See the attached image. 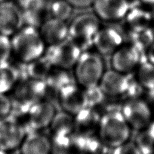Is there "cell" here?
Instances as JSON below:
<instances>
[{
  "instance_id": "6da1fadb",
  "label": "cell",
  "mask_w": 154,
  "mask_h": 154,
  "mask_svg": "<svg viewBox=\"0 0 154 154\" xmlns=\"http://www.w3.org/2000/svg\"><path fill=\"white\" fill-rule=\"evenodd\" d=\"M12 55L24 64L44 56L47 45L37 28L26 25L11 37Z\"/></svg>"
},
{
  "instance_id": "7a4b0ae2",
  "label": "cell",
  "mask_w": 154,
  "mask_h": 154,
  "mask_svg": "<svg viewBox=\"0 0 154 154\" xmlns=\"http://www.w3.org/2000/svg\"><path fill=\"white\" fill-rule=\"evenodd\" d=\"M130 128L121 110L108 111L101 116L99 137L108 147L114 148L128 141Z\"/></svg>"
},
{
  "instance_id": "3957f363",
  "label": "cell",
  "mask_w": 154,
  "mask_h": 154,
  "mask_svg": "<svg viewBox=\"0 0 154 154\" xmlns=\"http://www.w3.org/2000/svg\"><path fill=\"white\" fill-rule=\"evenodd\" d=\"M48 89L45 81L30 78L19 81L12 90V110L15 109L16 116L26 115L32 104L43 100Z\"/></svg>"
},
{
  "instance_id": "277c9868",
  "label": "cell",
  "mask_w": 154,
  "mask_h": 154,
  "mask_svg": "<svg viewBox=\"0 0 154 154\" xmlns=\"http://www.w3.org/2000/svg\"><path fill=\"white\" fill-rule=\"evenodd\" d=\"M74 67L76 80L83 88L99 85L104 73L103 61L98 52H82Z\"/></svg>"
},
{
  "instance_id": "5b68a950",
  "label": "cell",
  "mask_w": 154,
  "mask_h": 154,
  "mask_svg": "<svg viewBox=\"0 0 154 154\" xmlns=\"http://www.w3.org/2000/svg\"><path fill=\"white\" fill-rule=\"evenodd\" d=\"M82 54V49L70 39L48 46L45 56L54 67L70 69L75 67Z\"/></svg>"
},
{
  "instance_id": "8992f818",
  "label": "cell",
  "mask_w": 154,
  "mask_h": 154,
  "mask_svg": "<svg viewBox=\"0 0 154 154\" xmlns=\"http://www.w3.org/2000/svg\"><path fill=\"white\" fill-rule=\"evenodd\" d=\"M68 29L69 39L78 44L82 50L91 44L93 45L94 37L100 30L98 18L89 14L79 16L68 26Z\"/></svg>"
},
{
  "instance_id": "52a82bcc",
  "label": "cell",
  "mask_w": 154,
  "mask_h": 154,
  "mask_svg": "<svg viewBox=\"0 0 154 154\" xmlns=\"http://www.w3.org/2000/svg\"><path fill=\"white\" fill-rule=\"evenodd\" d=\"M25 126L14 115L0 119V149L11 152L21 146L26 136Z\"/></svg>"
},
{
  "instance_id": "ba28073f",
  "label": "cell",
  "mask_w": 154,
  "mask_h": 154,
  "mask_svg": "<svg viewBox=\"0 0 154 154\" xmlns=\"http://www.w3.org/2000/svg\"><path fill=\"white\" fill-rule=\"evenodd\" d=\"M121 112L130 127L142 130L152 122V111L146 101L141 98L126 100Z\"/></svg>"
},
{
  "instance_id": "9c48e42d",
  "label": "cell",
  "mask_w": 154,
  "mask_h": 154,
  "mask_svg": "<svg viewBox=\"0 0 154 154\" xmlns=\"http://www.w3.org/2000/svg\"><path fill=\"white\" fill-rule=\"evenodd\" d=\"M56 114L55 107L49 101L41 100L34 103L25 115L27 118L26 130L27 127L32 129V132L48 127L51 125Z\"/></svg>"
},
{
  "instance_id": "30bf717a",
  "label": "cell",
  "mask_w": 154,
  "mask_h": 154,
  "mask_svg": "<svg viewBox=\"0 0 154 154\" xmlns=\"http://www.w3.org/2000/svg\"><path fill=\"white\" fill-rule=\"evenodd\" d=\"M92 7L98 18L116 22L128 14L130 2L129 0H95Z\"/></svg>"
},
{
  "instance_id": "8fae6325",
  "label": "cell",
  "mask_w": 154,
  "mask_h": 154,
  "mask_svg": "<svg viewBox=\"0 0 154 154\" xmlns=\"http://www.w3.org/2000/svg\"><path fill=\"white\" fill-rule=\"evenodd\" d=\"M58 99L64 111L72 115H75L87 107L85 89L73 83L63 88L58 92Z\"/></svg>"
},
{
  "instance_id": "7c38bea8",
  "label": "cell",
  "mask_w": 154,
  "mask_h": 154,
  "mask_svg": "<svg viewBox=\"0 0 154 154\" xmlns=\"http://www.w3.org/2000/svg\"><path fill=\"white\" fill-rule=\"evenodd\" d=\"M141 53L131 44L122 45L112 54L113 69L122 73L131 72L141 63Z\"/></svg>"
},
{
  "instance_id": "4fadbf2b",
  "label": "cell",
  "mask_w": 154,
  "mask_h": 154,
  "mask_svg": "<svg viewBox=\"0 0 154 154\" xmlns=\"http://www.w3.org/2000/svg\"><path fill=\"white\" fill-rule=\"evenodd\" d=\"M23 23L21 12L12 1L0 2V34L12 37Z\"/></svg>"
},
{
  "instance_id": "5bb4252c",
  "label": "cell",
  "mask_w": 154,
  "mask_h": 154,
  "mask_svg": "<svg viewBox=\"0 0 154 154\" xmlns=\"http://www.w3.org/2000/svg\"><path fill=\"white\" fill-rule=\"evenodd\" d=\"M129 78L125 73L114 69L104 72L99 84L106 96L123 97L128 89Z\"/></svg>"
},
{
  "instance_id": "9a60e30c",
  "label": "cell",
  "mask_w": 154,
  "mask_h": 154,
  "mask_svg": "<svg viewBox=\"0 0 154 154\" xmlns=\"http://www.w3.org/2000/svg\"><path fill=\"white\" fill-rule=\"evenodd\" d=\"M122 43V35L116 29L110 27L100 29L93 41V46L101 54H113Z\"/></svg>"
},
{
  "instance_id": "2e32d148",
  "label": "cell",
  "mask_w": 154,
  "mask_h": 154,
  "mask_svg": "<svg viewBox=\"0 0 154 154\" xmlns=\"http://www.w3.org/2000/svg\"><path fill=\"white\" fill-rule=\"evenodd\" d=\"M38 31L47 46L64 42L69 35V29L66 22L54 18L44 22Z\"/></svg>"
},
{
  "instance_id": "e0dca14e",
  "label": "cell",
  "mask_w": 154,
  "mask_h": 154,
  "mask_svg": "<svg viewBox=\"0 0 154 154\" xmlns=\"http://www.w3.org/2000/svg\"><path fill=\"white\" fill-rule=\"evenodd\" d=\"M23 22L37 29L44 22L45 0H19Z\"/></svg>"
},
{
  "instance_id": "ac0fdd59",
  "label": "cell",
  "mask_w": 154,
  "mask_h": 154,
  "mask_svg": "<svg viewBox=\"0 0 154 154\" xmlns=\"http://www.w3.org/2000/svg\"><path fill=\"white\" fill-rule=\"evenodd\" d=\"M20 148L22 154H51L53 144L49 137L35 131L26 134Z\"/></svg>"
},
{
  "instance_id": "d6986e66",
  "label": "cell",
  "mask_w": 154,
  "mask_h": 154,
  "mask_svg": "<svg viewBox=\"0 0 154 154\" xmlns=\"http://www.w3.org/2000/svg\"><path fill=\"white\" fill-rule=\"evenodd\" d=\"M74 116L76 133L93 134L98 131L101 115L95 108L87 107Z\"/></svg>"
},
{
  "instance_id": "ffe728a7",
  "label": "cell",
  "mask_w": 154,
  "mask_h": 154,
  "mask_svg": "<svg viewBox=\"0 0 154 154\" xmlns=\"http://www.w3.org/2000/svg\"><path fill=\"white\" fill-rule=\"evenodd\" d=\"M20 81L18 71L8 61L0 64V93L12 91Z\"/></svg>"
},
{
  "instance_id": "44dd1931",
  "label": "cell",
  "mask_w": 154,
  "mask_h": 154,
  "mask_svg": "<svg viewBox=\"0 0 154 154\" xmlns=\"http://www.w3.org/2000/svg\"><path fill=\"white\" fill-rule=\"evenodd\" d=\"M47 87L58 93L63 88L72 84V77L67 69L53 67L48 74L45 80Z\"/></svg>"
},
{
  "instance_id": "7402d4cb",
  "label": "cell",
  "mask_w": 154,
  "mask_h": 154,
  "mask_svg": "<svg viewBox=\"0 0 154 154\" xmlns=\"http://www.w3.org/2000/svg\"><path fill=\"white\" fill-rule=\"evenodd\" d=\"M128 43L141 52H147L154 42V34L152 30L147 28L131 30L128 35Z\"/></svg>"
},
{
  "instance_id": "603a6c76",
  "label": "cell",
  "mask_w": 154,
  "mask_h": 154,
  "mask_svg": "<svg viewBox=\"0 0 154 154\" xmlns=\"http://www.w3.org/2000/svg\"><path fill=\"white\" fill-rule=\"evenodd\" d=\"M27 78L45 81L53 66L43 56L26 64Z\"/></svg>"
},
{
  "instance_id": "cb8c5ba5",
  "label": "cell",
  "mask_w": 154,
  "mask_h": 154,
  "mask_svg": "<svg viewBox=\"0 0 154 154\" xmlns=\"http://www.w3.org/2000/svg\"><path fill=\"white\" fill-rule=\"evenodd\" d=\"M140 131L135 142L137 147L142 154L154 153V121Z\"/></svg>"
},
{
  "instance_id": "d4e9b609",
  "label": "cell",
  "mask_w": 154,
  "mask_h": 154,
  "mask_svg": "<svg viewBox=\"0 0 154 154\" xmlns=\"http://www.w3.org/2000/svg\"><path fill=\"white\" fill-rule=\"evenodd\" d=\"M136 79L146 90L154 89V65L148 60L140 63Z\"/></svg>"
},
{
  "instance_id": "484cf974",
  "label": "cell",
  "mask_w": 154,
  "mask_h": 154,
  "mask_svg": "<svg viewBox=\"0 0 154 154\" xmlns=\"http://www.w3.org/2000/svg\"><path fill=\"white\" fill-rule=\"evenodd\" d=\"M72 8L66 0H55L50 7L52 18L66 22L71 16Z\"/></svg>"
},
{
  "instance_id": "4316f807",
  "label": "cell",
  "mask_w": 154,
  "mask_h": 154,
  "mask_svg": "<svg viewBox=\"0 0 154 154\" xmlns=\"http://www.w3.org/2000/svg\"><path fill=\"white\" fill-rule=\"evenodd\" d=\"M84 89L86 95L87 107L95 108L103 103L106 96L99 85Z\"/></svg>"
},
{
  "instance_id": "83f0119b",
  "label": "cell",
  "mask_w": 154,
  "mask_h": 154,
  "mask_svg": "<svg viewBox=\"0 0 154 154\" xmlns=\"http://www.w3.org/2000/svg\"><path fill=\"white\" fill-rule=\"evenodd\" d=\"M12 55L10 37L0 34V64L8 61Z\"/></svg>"
},
{
  "instance_id": "f1b7e54d",
  "label": "cell",
  "mask_w": 154,
  "mask_h": 154,
  "mask_svg": "<svg viewBox=\"0 0 154 154\" xmlns=\"http://www.w3.org/2000/svg\"><path fill=\"white\" fill-rule=\"evenodd\" d=\"M145 90H146L139 84V82L137 81V79H134V81H131V79H129L128 89L124 96L126 97V100L139 98L141 97Z\"/></svg>"
},
{
  "instance_id": "f546056e",
  "label": "cell",
  "mask_w": 154,
  "mask_h": 154,
  "mask_svg": "<svg viewBox=\"0 0 154 154\" xmlns=\"http://www.w3.org/2000/svg\"><path fill=\"white\" fill-rule=\"evenodd\" d=\"M112 154H142L135 143L125 142L113 148Z\"/></svg>"
},
{
  "instance_id": "4dcf8cb0",
  "label": "cell",
  "mask_w": 154,
  "mask_h": 154,
  "mask_svg": "<svg viewBox=\"0 0 154 154\" xmlns=\"http://www.w3.org/2000/svg\"><path fill=\"white\" fill-rule=\"evenodd\" d=\"M12 111V102L5 94L0 93V119L10 115Z\"/></svg>"
},
{
  "instance_id": "1f68e13d",
  "label": "cell",
  "mask_w": 154,
  "mask_h": 154,
  "mask_svg": "<svg viewBox=\"0 0 154 154\" xmlns=\"http://www.w3.org/2000/svg\"><path fill=\"white\" fill-rule=\"evenodd\" d=\"M73 8H86L92 6L95 0H66Z\"/></svg>"
},
{
  "instance_id": "d6a6232c",
  "label": "cell",
  "mask_w": 154,
  "mask_h": 154,
  "mask_svg": "<svg viewBox=\"0 0 154 154\" xmlns=\"http://www.w3.org/2000/svg\"><path fill=\"white\" fill-rule=\"evenodd\" d=\"M146 102L149 104L151 108H154V89L147 90Z\"/></svg>"
},
{
  "instance_id": "836d02e7",
  "label": "cell",
  "mask_w": 154,
  "mask_h": 154,
  "mask_svg": "<svg viewBox=\"0 0 154 154\" xmlns=\"http://www.w3.org/2000/svg\"><path fill=\"white\" fill-rule=\"evenodd\" d=\"M147 60L154 65V42L151 45L146 52Z\"/></svg>"
},
{
  "instance_id": "e575fe53",
  "label": "cell",
  "mask_w": 154,
  "mask_h": 154,
  "mask_svg": "<svg viewBox=\"0 0 154 154\" xmlns=\"http://www.w3.org/2000/svg\"><path fill=\"white\" fill-rule=\"evenodd\" d=\"M0 154H8V152H5L4 150H2L0 149Z\"/></svg>"
},
{
  "instance_id": "d590c367",
  "label": "cell",
  "mask_w": 154,
  "mask_h": 154,
  "mask_svg": "<svg viewBox=\"0 0 154 154\" xmlns=\"http://www.w3.org/2000/svg\"><path fill=\"white\" fill-rule=\"evenodd\" d=\"M5 1H12V0H0V2H5Z\"/></svg>"
},
{
  "instance_id": "8d00e7d4",
  "label": "cell",
  "mask_w": 154,
  "mask_h": 154,
  "mask_svg": "<svg viewBox=\"0 0 154 154\" xmlns=\"http://www.w3.org/2000/svg\"><path fill=\"white\" fill-rule=\"evenodd\" d=\"M152 31H153V34H154V29L152 30Z\"/></svg>"
},
{
  "instance_id": "74e56055",
  "label": "cell",
  "mask_w": 154,
  "mask_h": 154,
  "mask_svg": "<svg viewBox=\"0 0 154 154\" xmlns=\"http://www.w3.org/2000/svg\"><path fill=\"white\" fill-rule=\"evenodd\" d=\"M152 154H154V153H152Z\"/></svg>"
}]
</instances>
